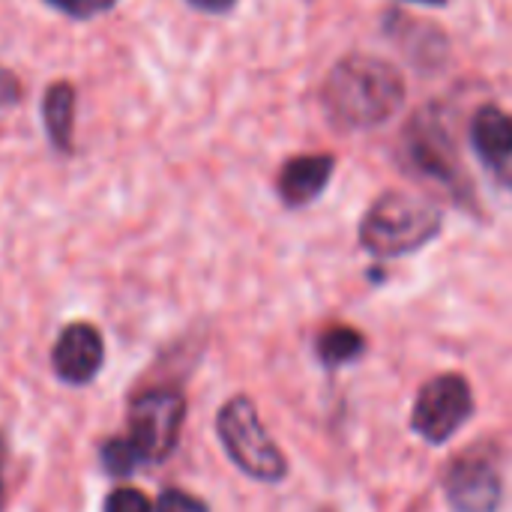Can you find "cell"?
I'll use <instances>...</instances> for the list:
<instances>
[{"mask_svg":"<svg viewBox=\"0 0 512 512\" xmlns=\"http://www.w3.org/2000/svg\"><path fill=\"white\" fill-rule=\"evenodd\" d=\"M321 99L336 126L375 129L402 108L405 78L375 54H348L330 69Z\"/></svg>","mask_w":512,"mask_h":512,"instance_id":"cell-1","label":"cell"},{"mask_svg":"<svg viewBox=\"0 0 512 512\" xmlns=\"http://www.w3.org/2000/svg\"><path fill=\"white\" fill-rule=\"evenodd\" d=\"M441 231V210L408 192L381 195L360 225V240L369 252L393 258L426 246Z\"/></svg>","mask_w":512,"mask_h":512,"instance_id":"cell-2","label":"cell"},{"mask_svg":"<svg viewBox=\"0 0 512 512\" xmlns=\"http://www.w3.org/2000/svg\"><path fill=\"white\" fill-rule=\"evenodd\" d=\"M216 429H219L225 453L243 474H249L261 483H276L285 477V456L273 444L267 429L261 426V417L249 399H243V396L231 399L219 411Z\"/></svg>","mask_w":512,"mask_h":512,"instance_id":"cell-3","label":"cell"},{"mask_svg":"<svg viewBox=\"0 0 512 512\" xmlns=\"http://www.w3.org/2000/svg\"><path fill=\"white\" fill-rule=\"evenodd\" d=\"M402 147H405V159L411 162L417 174L438 180L450 189H459L465 183L459 150L438 108H423L408 120L402 132Z\"/></svg>","mask_w":512,"mask_h":512,"instance_id":"cell-4","label":"cell"},{"mask_svg":"<svg viewBox=\"0 0 512 512\" xmlns=\"http://www.w3.org/2000/svg\"><path fill=\"white\" fill-rule=\"evenodd\" d=\"M186 417V402L174 390H153L132 402L129 441L141 462H162L174 453Z\"/></svg>","mask_w":512,"mask_h":512,"instance_id":"cell-5","label":"cell"},{"mask_svg":"<svg viewBox=\"0 0 512 512\" xmlns=\"http://www.w3.org/2000/svg\"><path fill=\"white\" fill-rule=\"evenodd\" d=\"M471 417V387L459 375H441L420 390L414 405V429L441 444L459 432V426Z\"/></svg>","mask_w":512,"mask_h":512,"instance_id":"cell-6","label":"cell"},{"mask_svg":"<svg viewBox=\"0 0 512 512\" xmlns=\"http://www.w3.org/2000/svg\"><path fill=\"white\" fill-rule=\"evenodd\" d=\"M501 474L495 462L468 456L447 477V498L456 512H495L501 504Z\"/></svg>","mask_w":512,"mask_h":512,"instance_id":"cell-7","label":"cell"},{"mask_svg":"<svg viewBox=\"0 0 512 512\" xmlns=\"http://www.w3.org/2000/svg\"><path fill=\"white\" fill-rule=\"evenodd\" d=\"M105 360V345L96 327L90 324H69L51 351L54 372L66 384H90Z\"/></svg>","mask_w":512,"mask_h":512,"instance_id":"cell-8","label":"cell"},{"mask_svg":"<svg viewBox=\"0 0 512 512\" xmlns=\"http://www.w3.org/2000/svg\"><path fill=\"white\" fill-rule=\"evenodd\" d=\"M336 159L330 153H309V156H294L282 165L279 171V195L291 207H303L315 201L324 186L333 177Z\"/></svg>","mask_w":512,"mask_h":512,"instance_id":"cell-9","label":"cell"},{"mask_svg":"<svg viewBox=\"0 0 512 512\" xmlns=\"http://www.w3.org/2000/svg\"><path fill=\"white\" fill-rule=\"evenodd\" d=\"M471 144L489 168L504 171L512 162L510 111H504L498 105H483L471 120Z\"/></svg>","mask_w":512,"mask_h":512,"instance_id":"cell-10","label":"cell"},{"mask_svg":"<svg viewBox=\"0 0 512 512\" xmlns=\"http://www.w3.org/2000/svg\"><path fill=\"white\" fill-rule=\"evenodd\" d=\"M75 105H78V93L69 81L51 84L42 96V123L51 147L60 153L75 150Z\"/></svg>","mask_w":512,"mask_h":512,"instance_id":"cell-11","label":"cell"},{"mask_svg":"<svg viewBox=\"0 0 512 512\" xmlns=\"http://www.w3.org/2000/svg\"><path fill=\"white\" fill-rule=\"evenodd\" d=\"M318 351L330 366H339V363L354 360L363 351V336L357 330H351V327H333V330H327L321 336Z\"/></svg>","mask_w":512,"mask_h":512,"instance_id":"cell-12","label":"cell"},{"mask_svg":"<svg viewBox=\"0 0 512 512\" xmlns=\"http://www.w3.org/2000/svg\"><path fill=\"white\" fill-rule=\"evenodd\" d=\"M138 465H141V459H138V453H135V447H132L129 438H111V441L102 447V468H105L108 474L126 477V474H132Z\"/></svg>","mask_w":512,"mask_h":512,"instance_id":"cell-13","label":"cell"},{"mask_svg":"<svg viewBox=\"0 0 512 512\" xmlns=\"http://www.w3.org/2000/svg\"><path fill=\"white\" fill-rule=\"evenodd\" d=\"M42 3H48L51 9H57V12H63V15L75 18V21H90L96 15L111 12L120 0H42Z\"/></svg>","mask_w":512,"mask_h":512,"instance_id":"cell-14","label":"cell"},{"mask_svg":"<svg viewBox=\"0 0 512 512\" xmlns=\"http://www.w3.org/2000/svg\"><path fill=\"white\" fill-rule=\"evenodd\" d=\"M105 512H153V504L138 489H117L108 495Z\"/></svg>","mask_w":512,"mask_h":512,"instance_id":"cell-15","label":"cell"},{"mask_svg":"<svg viewBox=\"0 0 512 512\" xmlns=\"http://www.w3.org/2000/svg\"><path fill=\"white\" fill-rule=\"evenodd\" d=\"M153 512H207L204 501H198L195 495H186L180 489H168L162 492V498L156 501Z\"/></svg>","mask_w":512,"mask_h":512,"instance_id":"cell-16","label":"cell"},{"mask_svg":"<svg viewBox=\"0 0 512 512\" xmlns=\"http://www.w3.org/2000/svg\"><path fill=\"white\" fill-rule=\"evenodd\" d=\"M21 96H24V93H21V81H18V75L0 66V108H12V105H18V102H21Z\"/></svg>","mask_w":512,"mask_h":512,"instance_id":"cell-17","label":"cell"},{"mask_svg":"<svg viewBox=\"0 0 512 512\" xmlns=\"http://www.w3.org/2000/svg\"><path fill=\"white\" fill-rule=\"evenodd\" d=\"M186 3L195 6V9H201V12H210V15H225V12L234 9L237 0H186Z\"/></svg>","mask_w":512,"mask_h":512,"instance_id":"cell-18","label":"cell"},{"mask_svg":"<svg viewBox=\"0 0 512 512\" xmlns=\"http://www.w3.org/2000/svg\"><path fill=\"white\" fill-rule=\"evenodd\" d=\"M411 3H423V6H444L450 0H411Z\"/></svg>","mask_w":512,"mask_h":512,"instance_id":"cell-19","label":"cell"},{"mask_svg":"<svg viewBox=\"0 0 512 512\" xmlns=\"http://www.w3.org/2000/svg\"><path fill=\"white\" fill-rule=\"evenodd\" d=\"M3 462H6V444H3V438H0V471H3Z\"/></svg>","mask_w":512,"mask_h":512,"instance_id":"cell-20","label":"cell"},{"mask_svg":"<svg viewBox=\"0 0 512 512\" xmlns=\"http://www.w3.org/2000/svg\"><path fill=\"white\" fill-rule=\"evenodd\" d=\"M0 495H3V486H0Z\"/></svg>","mask_w":512,"mask_h":512,"instance_id":"cell-21","label":"cell"}]
</instances>
